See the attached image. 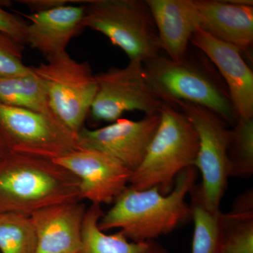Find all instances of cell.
Segmentation results:
<instances>
[{
  "label": "cell",
  "mask_w": 253,
  "mask_h": 253,
  "mask_svg": "<svg viewBox=\"0 0 253 253\" xmlns=\"http://www.w3.org/2000/svg\"><path fill=\"white\" fill-rule=\"evenodd\" d=\"M37 234L29 215L0 213V251L1 253H36Z\"/></svg>",
  "instance_id": "cell-21"
},
{
  "label": "cell",
  "mask_w": 253,
  "mask_h": 253,
  "mask_svg": "<svg viewBox=\"0 0 253 253\" xmlns=\"http://www.w3.org/2000/svg\"><path fill=\"white\" fill-rule=\"evenodd\" d=\"M198 27L213 38L250 53L253 44V2L194 0Z\"/></svg>",
  "instance_id": "cell-13"
},
{
  "label": "cell",
  "mask_w": 253,
  "mask_h": 253,
  "mask_svg": "<svg viewBox=\"0 0 253 253\" xmlns=\"http://www.w3.org/2000/svg\"><path fill=\"white\" fill-rule=\"evenodd\" d=\"M70 1L66 0H23L19 2L28 6L34 13H38L65 6Z\"/></svg>",
  "instance_id": "cell-25"
},
{
  "label": "cell",
  "mask_w": 253,
  "mask_h": 253,
  "mask_svg": "<svg viewBox=\"0 0 253 253\" xmlns=\"http://www.w3.org/2000/svg\"><path fill=\"white\" fill-rule=\"evenodd\" d=\"M81 181L52 160L10 151L0 159V213L31 215L42 208L77 201Z\"/></svg>",
  "instance_id": "cell-2"
},
{
  "label": "cell",
  "mask_w": 253,
  "mask_h": 253,
  "mask_svg": "<svg viewBox=\"0 0 253 253\" xmlns=\"http://www.w3.org/2000/svg\"><path fill=\"white\" fill-rule=\"evenodd\" d=\"M31 68L45 88L56 117L68 130L78 135L97 90L90 65L78 62L65 51Z\"/></svg>",
  "instance_id": "cell-6"
},
{
  "label": "cell",
  "mask_w": 253,
  "mask_h": 253,
  "mask_svg": "<svg viewBox=\"0 0 253 253\" xmlns=\"http://www.w3.org/2000/svg\"><path fill=\"white\" fill-rule=\"evenodd\" d=\"M27 18L26 44L42 53L46 59L65 52L68 43L84 29V6H59Z\"/></svg>",
  "instance_id": "cell-15"
},
{
  "label": "cell",
  "mask_w": 253,
  "mask_h": 253,
  "mask_svg": "<svg viewBox=\"0 0 253 253\" xmlns=\"http://www.w3.org/2000/svg\"><path fill=\"white\" fill-rule=\"evenodd\" d=\"M86 210L78 201H71L31 214L38 240L36 253H79Z\"/></svg>",
  "instance_id": "cell-14"
},
{
  "label": "cell",
  "mask_w": 253,
  "mask_h": 253,
  "mask_svg": "<svg viewBox=\"0 0 253 253\" xmlns=\"http://www.w3.org/2000/svg\"><path fill=\"white\" fill-rule=\"evenodd\" d=\"M228 157L229 176L247 178L253 172V118L239 119L232 129Z\"/></svg>",
  "instance_id": "cell-22"
},
{
  "label": "cell",
  "mask_w": 253,
  "mask_h": 253,
  "mask_svg": "<svg viewBox=\"0 0 253 253\" xmlns=\"http://www.w3.org/2000/svg\"><path fill=\"white\" fill-rule=\"evenodd\" d=\"M27 26L26 21L0 6V33L7 35L24 45L26 44Z\"/></svg>",
  "instance_id": "cell-24"
},
{
  "label": "cell",
  "mask_w": 253,
  "mask_h": 253,
  "mask_svg": "<svg viewBox=\"0 0 253 253\" xmlns=\"http://www.w3.org/2000/svg\"><path fill=\"white\" fill-rule=\"evenodd\" d=\"M196 168H186L176 176L172 191L167 195L161 194L158 187L137 190L127 186L100 219L99 229H120L134 242L169 234L191 217L186 199L196 185Z\"/></svg>",
  "instance_id": "cell-1"
},
{
  "label": "cell",
  "mask_w": 253,
  "mask_h": 253,
  "mask_svg": "<svg viewBox=\"0 0 253 253\" xmlns=\"http://www.w3.org/2000/svg\"><path fill=\"white\" fill-rule=\"evenodd\" d=\"M154 18L162 49L169 59L186 58L193 33L198 27L194 0H146Z\"/></svg>",
  "instance_id": "cell-16"
},
{
  "label": "cell",
  "mask_w": 253,
  "mask_h": 253,
  "mask_svg": "<svg viewBox=\"0 0 253 253\" xmlns=\"http://www.w3.org/2000/svg\"><path fill=\"white\" fill-rule=\"evenodd\" d=\"M0 103L41 113L60 122L50 106L45 88L33 70L26 76L0 78Z\"/></svg>",
  "instance_id": "cell-19"
},
{
  "label": "cell",
  "mask_w": 253,
  "mask_h": 253,
  "mask_svg": "<svg viewBox=\"0 0 253 253\" xmlns=\"http://www.w3.org/2000/svg\"><path fill=\"white\" fill-rule=\"evenodd\" d=\"M23 44L0 33V78L18 77L32 73L22 61Z\"/></svg>",
  "instance_id": "cell-23"
},
{
  "label": "cell",
  "mask_w": 253,
  "mask_h": 253,
  "mask_svg": "<svg viewBox=\"0 0 253 253\" xmlns=\"http://www.w3.org/2000/svg\"><path fill=\"white\" fill-rule=\"evenodd\" d=\"M104 214L99 204H92L86 210L79 253H168L166 248L155 240L129 242L121 231L111 235L104 234L98 226Z\"/></svg>",
  "instance_id": "cell-17"
},
{
  "label": "cell",
  "mask_w": 253,
  "mask_h": 253,
  "mask_svg": "<svg viewBox=\"0 0 253 253\" xmlns=\"http://www.w3.org/2000/svg\"><path fill=\"white\" fill-rule=\"evenodd\" d=\"M191 42L219 70L238 118H253V73L241 50L213 38L199 27L195 29Z\"/></svg>",
  "instance_id": "cell-12"
},
{
  "label": "cell",
  "mask_w": 253,
  "mask_h": 253,
  "mask_svg": "<svg viewBox=\"0 0 253 253\" xmlns=\"http://www.w3.org/2000/svg\"><path fill=\"white\" fill-rule=\"evenodd\" d=\"M217 253H253L252 191L239 198L232 211L221 213Z\"/></svg>",
  "instance_id": "cell-18"
},
{
  "label": "cell",
  "mask_w": 253,
  "mask_h": 253,
  "mask_svg": "<svg viewBox=\"0 0 253 253\" xmlns=\"http://www.w3.org/2000/svg\"><path fill=\"white\" fill-rule=\"evenodd\" d=\"M11 151L8 141L5 137L4 133L0 128V159L4 157Z\"/></svg>",
  "instance_id": "cell-26"
},
{
  "label": "cell",
  "mask_w": 253,
  "mask_h": 253,
  "mask_svg": "<svg viewBox=\"0 0 253 253\" xmlns=\"http://www.w3.org/2000/svg\"><path fill=\"white\" fill-rule=\"evenodd\" d=\"M81 181L80 199L109 204L127 187L131 171L101 151L81 149L53 160Z\"/></svg>",
  "instance_id": "cell-11"
},
{
  "label": "cell",
  "mask_w": 253,
  "mask_h": 253,
  "mask_svg": "<svg viewBox=\"0 0 253 253\" xmlns=\"http://www.w3.org/2000/svg\"><path fill=\"white\" fill-rule=\"evenodd\" d=\"M83 26L102 33L129 61L144 63L162 49L146 0L84 1Z\"/></svg>",
  "instance_id": "cell-5"
},
{
  "label": "cell",
  "mask_w": 253,
  "mask_h": 253,
  "mask_svg": "<svg viewBox=\"0 0 253 253\" xmlns=\"http://www.w3.org/2000/svg\"><path fill=\"white\" fill-rule=\"evenodd\" d=\"M189 194L191 217L194 222L191 253H217L221 212L219 208L208 207L201 184L195 185Z\"/></svg>",
  "instance_id": "cell-20"
},
{
  "label": "cell",
  "mask_w": 253,
  "mask_h": 253,
  "mask_svg": "<svg viewBox=\"0 0 253 253\" xmlns=\"http://www.w3.org/2000/svg\"><path fill=\"white\" fill-rule=\"evenodd\" d=\"M150 85L166 104L185 101L217 114L228 125L239 118L226 87L195 63L158 56L143 63Z\"/></svg>",
  "instance_id": "cell-4"
},
{
  "label": "cell",
  "mask_w": 253,
  "mask_h": 253,
  "mask_svg": "<svg viewBox=\"0 0 253 253\" xmlns=\"http://www.w3.org/2000/svg\"><path fill=\"white\" fill-rule=\"evenodd\" d=\"M95 78L97 90L89 111L95 121L113 123L128 111L158 114L166 104L150 85L141 61H129L126 67L109 68Z\"/></svg>",
  "instance_id": "cell-8"
},
{
  "label": "cell",
  "mask_w": 253,
  "mask_h": 253,
  "mask_svg": "<svg viewBox=\"0 0 253 253\" xmlns=\"http://www.w3.org/2000/svg\"><path fill=\"white\" fill-rule=\"evenodd\" d=\"M0 128L18 154L53 161L81 149L77 135L56 120L1 103Z\"/></svg>",
  "instance_id": "cell-9"
},
{
  "label": "cell",
  "mask_w": 253,
  "mask_h": 253,
  "mask_svg": "<svg viewBox=\"0 0 253 253\" xmlns=\"http://www.w3.org/2000/svg\"><path fill=\"white\" fill-rule=\"evenodd\" d=\"M159 123L158 113L136 121L120 118L99 129L83 126L77 135L78 144L81 149L109 155L133 172L144 160Z\"/></svg>",
  "instance_id": "cell-10"
},
{
  "label": "cell",
  "mask_w": 253,
  "mask_h": 253,
  "mask_svg": "<svg viewBox=\"0 0 253 253\" xmlns=\"http://www.w3.org/2000/svg\"><path fill=\"white\" fill-rule=\"evenodd\" d=\"M172 106L180 109L196 129L199 146L194 167L202 174L201 186L206 204L218 209L229 176L228 150L232 129L217 114L203 106L185 101H176Z\"/></svg>",
  "instance_id": "cell-7"
},
{
  "label": "cell",
  "mask_w": 253,
  "mask_h": 253,
  "mask_svg": "<svg viewBox=\"0 0 253 253\" xmlns=\"http://www.w3.org/2000/svg\"><path fill=\"white\" fill-rule=\"evenodd\" d=\"M199 146L197 133L188 118L165 104L144 160L131 172L129 186L137 190L158 187L161 194H169L179 173L194 166Z\"/></svg>",
  "instance_id": "cell-3"
}]
</instances>
